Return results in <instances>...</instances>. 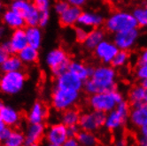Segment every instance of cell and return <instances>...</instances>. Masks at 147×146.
I'll return each mask as SVG.
<instances>
[{
  "label": "cell",
  "instance_id": "cell-52",
  "mask_svg": "<svg viewBox=\"0 0 147 146\" xmlns=\"http://www.w3.org/2000/svg\"><path fill=\"white\" fill-rule=\"evenodd\" d=\"M28 146H40V145H39V143H33V144H30Z\"/></svg>",
  "mask_w": 147,
  "mask_h": 146
},
{
  "label": "cell",
  "instance_id": "cell-46",
  "mask_svg": "<svg viewBox=\"0 0 147 146\" xmlns=\"http://www.w3.org/2000/svg\"><path fill=\"white\" fill-rule=\"evenodd\" d=\"M114 146H127V142L124 138H119L115 141Z\"/></svg>",
  "mask_w": 147,
  "mask_h": 146
},
{
  "label": "cell",
  "instance_id": "cell-29",
  "mask_svg": "<svg viewBox=\"0 0 147 146\" xmlns=\"http://www.w3.org/2000/svg\"><path fill=\"white\" fill-rule=\"evenodd\" d=\"M2 146H26L25 134L20 129H13L9 137L2 142Z\"/></svg>",
  "mask_w": 147,
  "mask_h": 146
},
{
  "label": "cell",
  "instance_id": "cell-24",
  "mask_svg": "<svg viewBox=\"0 0 147 146\" xmlns=\"http://www.w3.org/2000/svg\"><path fill=\"white\" fill-rule=\"evenodd\" d=\"M25 31L28 40V45L39 50L42 46V44H43L44 39L42 28H40L39 26H26Z\"/></svg>",
  "mask_w": 147,
  "mask_h": 146
},
{
  "label": "cell",
  "instance_id": "cell-21",
  "mask_svg": "<svg viewBox=\"0 0 147 146\" xmlns=\"http://www.w3.org/2000/svg\"><path fill=\"white\" fill-rule=\"evenodd\" d=\"M82 13V8L70 5L66 11L59 15V23L63 28L76 27Z\"/></svg>",
  "mask_w": 147,
  "mask_h": 146
},
{
  "label": "cell",
  "instance_id": "cell-54",
  "mask_svg": "<svg viewBox=\"0 0 147 146\" xmlns=\"http://www.w3.org/2000/svg\"><path fill=\"white\" fill-rule=\"evenodd\" d=\"M144 7L147 9V0H146V2H145V4H144Z\"/></svg>",
  "mask_w": 147,
  "mask_h": 146
},
{
  "label": "cell",
  "instance_id": "cell-12",
  "mask_svg": "<svg viewBox=\"0 0 147 146\" xmlns=\"http://www.w3.org/2000/svg\"><path fill=\"white\" fill-rule=\"evenodd\" d=\"M45 140L48 143L62 146L64 142L68 138L67 127L62 122H55L46 128Z\"/></svg>",
  "mask_w": 147,
  "mask_h": 146
},
{
  "label": "cell",
  "instance_id": "cell-2",
  "mask_svg": "<svg viewBox=\"0 0 147 146\" xmlns=\"http://www.w3.org/2000/svg\"><path fill=\"white\" fill-rule=\"evenodd\" d=\"M123 100V94L116 89L90 95L88 98V106L91 110L107 114Z\"/></svg>",
  "mask_w": 147,
  "mask_h": 146
},
{
  "label": "cell",
  "instance_id": "cell-38",
  "mask_svg": "<svg viewBox=\"0 0 147 146\" xmlns=\"http://www.w3.org/2000/svg\"><path fill=\"white\" fill-rule=\"evenodd\" d=\"M80 131H81V129L79 127V125H74V126L67 127L68 137H76Z\"/></svg>",
  "mask_w": 147,
  "mask_h": 146
},
{
  "label": "cell",
  "instance_id": "cell-23",
  "mask_svg": "<svg viewBox=\"0 0 147 146\" xmlns=\"http://www.w3.org/2000/svg\"><path fill=\"white\" fill-rule=\"evenodd\" d=\"M93 67L91 66H89L85 63H83L81 60L77 59H73L70 60L69 65H68V70L73 75H75L83 81L88 80L93 71Z\"/></svg>",
  "mask_w": 147,
  "mask_h": 146
},
{
  "label": "cell",
  "instance_id": "cell-5",
  "mask_svg": "<svg viewBox=\"0 0 147 146\" xmlns=\"http://www.w3.org/2000/svg\"><path fill=\"white\" fill-rule=\"evenodd\" d=\"M70 60L67 51L61 47L50 50L45 58V65L50 69L51 75L54 78L68 70Z\"/></svg>",
  "mask_w": 147,
  "mask_h": 146
},
{
  "label": "cell",
  "instance_id": "cell-7",
  "mask_svg": "<svg viewBox=\"0 0 147 146\" xmlns=\"http://www.w3.org/2000/svg\"><path fill=\"white\" fill-rule=\"evenodd\" d=\"M130 110V105L127 100L124 99L113 111L107 113L104 127L109 131L119 130L128 122Z\"/></svg>",
  "mask_w": 147,
  "mask_h": 146
},
{
  "label": "cell",
  "instance_id": "cell-42",
  "mask_svg": "<svg viewBox=\"0 0 147 146\" xmlns=\"http://www.w3.org/2000/svg\"><path fill=\"white\" fill-rule=\"evenodd\" d=\"M62 146H81L76 137H68Z\"/></svg>",
  "mask_w": 147,
  "mask_h": 146
},
{
  "label": "cell",
  "instance_id": "cell-34",
  "mask_svg": "<svg viewBox=\"0 0 147 146\" xmlns=\"http://www.w3.org/2000/svg\"><path fill=\"white\" fill-rule=\"evenodd\" d=\"M32 2L39 13L51 12V0H32Z\"/></svg>",
  "mask_w": 147,
  "mask_h": 146
},
{
  "label": "cell",
  "instance_id": "cell-48",
  "mask_svg": "<svg viewBox=\"0 0 147 146\" xmlns=\"http://www.w3.org/2000/svg\"><path fill=\"white\" fill-rule=\"evenodd\" d=\"M140 84H141L144 89H147V80H142V81H140Z\"/></svg>",
  "mask_w": 147,
  "mask_h": 146
},
{
  "label": "cell",
  "instance_id": "cell-22",
  "mask_svg": "<svg viewBox=\"0 0 147 146\" xmlns=\"http://www.w3.org/2000/svg\"><path fill=\"white\" fill-rule=\"evenodd\" d=\"M107 37V31L102 28H96L90 29L87 37L82 43L84 48L88 50H94L103 40Z\"/></svg>",
  "mask_w": 147,
  "mask_h": 146
},
{
  "label": "cell",
  "instance_id": "cell-18",
  "mask_svg": "<svg viewBox=\"0 0 147 146\" xmlns=\"http://www.w3.org/2000/svg\"><path fill=\"white\" fill-rule=\"evenodd\" d=\"M49 111L45 104L41 101H36L27 113V120L28 124L43 123L48 117Z\"/></svg>",
  "mask_w": 147,
  "mask_h": 146
},
{
  "label": "cell",
  "instance_id": "cell-32",
  "mask_svg": "<svg viewBox=\"0 0 147 146\" xmlns=\"http://www.w3.org/2000/svg\"><path fill=\"white\" fill-rule=\"evenodd\" d=\"M132 14L138 27L147 28V9L144 5L136 7L132 11Z\"/></svg>",
  "mask_w": 147,
  "mask_h": 146
},
{
  "label": "cell",
  "instance_id": "cell-37",
  "mask_svg": "<svg viewBox=\"0 0 147 146\" xmlns=\"http://www.w3.org/2000/svg\"><path fill=\"white\" fill-rule=\"evenodd\" d=\"M50 20H51V12L40 13L38 26L40 28H45V27H47L49 22H50Z\"/></svg>",
  "mask_w": 147,
  "mask_h": 146
},
{
  "label": "cell",
  "instance_id": "cell-20",
  "mask_svg": "<svg viewBox=\"0 0 147 146\" xmlns=\"http://www.w3.org/2000/svg\"><path fill=\"white\" fill-rule=\"evenodd\" d=\"M0 119L5 124L6 127L14 129L22 122V114L14 107L5 106L0 111Z\"/></svg>",
  "mask_w": 147,
  "mask_h": 146
},
{
  "label": "cell",
  "instance_id": "cell-28",
  "mask_svg": "<svg viewBox=\"0 0 147 146\" xmlns=\"http://www.w3.org/2000/svg\"><path fill=\"white\" fill-rule=\"evenodd\" d=\"M80 116H81V112H79V110L76 109V107H72L60 112L59 121L66 125L67 127L78 125Z\"/></svg>",
  "mask_w": 147,
  "mask_h": 146
},
{
  "label": "cell",
  "instance_id": "cell-51",
  "mask_svg": "<svg viewBox=\"0 0 147 146\" xmlns=\"http://www.w3.org/2000/svg\"><path fill=\"white\" fill-rule=\"evenodd\" d=\"M3 106H4V104H3V102L0 100V111H1V109L3 108Z\"/></svg>",
  "mask_w": 147,
  "mask_h": 146
},
{
  "label": "cell",
  "instance_id": "cell-41",
  "mask_svg": "<svg viewBox=\"0 0 147 146\" xmlns=\"http://www.w3.org/2000/svg\"><path fill=\"white\" fill-rule=\"evenodd\" d=\"M67 1L68 2V4L70 5L82 8V6H84L88 3L89 0H67Z\"/></svg>",
  "mask_w": 147,
  "mask_h": 146
},
{
  "label": "cell",
  "instance_id": "cell-8",
  "mask_svg": "<svg viewBox=\"0 0 147 146\" xmlns=\"http://www.w3.org/2000/svg\"><path fill=\"white\" fill-rule=\"evenodd\" d=\"M9 7L17 12L24 19L26 26H38L40 13L30 0L11 1Z\"/></svg>",
  "mask_w": 147,
  "mask_h": 146
},
{
  "label": "cell",
  "instance_id": "cell-45",
  "mask_svg": "<svg viewBox=\"0 0 147 146\" xmlns=\"http://www.w3.org/2000/svg\"><path fill=\"white\" fill-rule=\"evenodd\" d=\"M138 145L139 146H147V137L139 135V137H138Z\"/></svg>",
  "mask_w": 147,
  "mask_h": 146
},
{
  "label": "cell",
  "instance_id": "cell-43",
  "mask_svg": "<svg viewBox=\"0 0 147 146\" xmlns=\"http://www.w3.org/2000/svg\"><path fill=\"white\" fill-rule=\"evenodd\" d=\"M12 129H13L9 128V127H5L1 132H0V141L3 142L4 140H5V139L9 137V135L11 134Z\"/></svg>",
  "mask_w": 147,
  "mask_h": 146
},
{
  "label": "cell",
  "instance_id": "cell-14",
  "mask_svg": "<svg viewBox=\"0 0 147 146\" xmlns=\"http://www.w3.org/2000/svg\"><path fill=\"white\" fill-rule=\"evenodd\" d=\"M131 108H147V89L140 83L130 88L128 100Z\"/></svg>",
  "mask_w": 147,
  "mask_h": 146
},
{
  "label": "cell",
  "instance_id": "cell-11",
  "mask_svg": "<svg viewBox=\"0 0 147 146\" xmlns=\"http://www.w3.org/2000/svg\"><path fill=\"white\" fill-rule=\"evenodd\" d=\"M119 51L118 47L113 40L105 39L94 49L93 52L98 61L102 64H111L114 56Z\"/></svg>",
  "mask_w": 147,
  "mask_h": 146
},
{
  "label": "cell",
  "instance_id": "cell-13",
  "mask_svg": "<svg viewBox=\"0 0 147 146\" xmlns=\"http://www.w3.org/2000/svg\"><path fill=\"white\" fill-rule=\"evenodd\" d=\"M83 84H84V81L82 80L73 75L69 71H67L58 77H55L53 87L81 92L83 89Z\"/></svg>",
  "mask_w": 147,
  "mask_h": 146
},
{
  "label": "cell",
  "instance_id": "cell-25",
  "mask_svg": "<svg viewBox=\"0 0 147 146\" xmlns=\"http://www.w3.org/2000/svg\"><path fill=\"white\" fill-rule=\"evenodd\" d=\"M129 121L138 129L147 126V108H131Z\"/></svg>",
  "mask_w": 147,
  "mask_h": 146
},
{
  "label": "cell",
  "instance_id": "cell-10",
  "mask_svg": "<svg viewBox=\"0 0 147 146\" xmlns=\"http://www.w3.org/2000/svg\"><path fill=\"white\" fill-rule=\"evenodd\" d=\"M139 37L140 31L136 28L114 34L113 36V41L119 50L129 51L138 44Z\"/></svg>",
  "mask_w": 147,
  "mask_h": 146
},
{
  "label": "cell",
  "instance_id": "cell-17",
  "mask_svg": "<svg viewBox=\"0 0 147 146\" xmlns=\"http://www.w3.org/2000/svg\"><path fill=\"white\" fill-rule=\"evenodd\" d=\"M0 19H1V23H3L10 30L25 28L26 27V22L22 16L10 7L2 12Z\"/></svg>",
  "mask_w": 147,
  "mask_h": 146
},
{
  "label": "cell",
  "instance_id": "cell-39",
  "mask_svg": "<svg viewBox=\"0 0 147 146\" xmlns=\"http://www.w3.org/2000/svg\"><path fill=\"white\" fill-rule=\"evenodd\" d=\"M11 55V53L9 51L4 48V46L0 44V66H1L4 62L5 61V59Z\"/></svg>",
  "mask_w": 147,
  "mask_h": 146
},
{
  "label": "cell",
  "instance_id": "cell-53",
  "mask_svg": "<svg viewBox=\"0 0 147 146\" xmlns=\"http://www.w3.org/2000/svg\"><path fill=\"white\" fill-rule=\"evenodd\" d=\"M47 146H59V145H56V144H52V143H48Z\"/></svg>",
  "mask_w": 147,
  "mask_h": 146
},
{
  "label": "cell",
  "instance_id": "cell-3",
  "mask_svg": "<svg viewBox=\"0 0 147 146\" xmlns=\"http://www.w3.org/2000/svg\"><path fill=\"white\" fill-rule=\"evenodd\" d=\"M138 28V23L132 14L127 10H117L105 19L104 28L107 32L114 35L121 31Z\"/></svg>",
  "mask_w": 147,
  "mask_h": 146
},
{
  "label": "cell",
  "instance_id": "cell-4",
  "mask_svg": "<svg viewBox=\"0 0 147 146\" xmlns=\"http://www.w3.org/2000/svg\"><path fill=\"white\" fill-rule=\"evenodd\" d=\"M81 98V92L53 87L51 95V105L56 112H61L75 107Z\"/></svg>",
  "mask_w": 147,
  "mask_h": 146
},
{
  "label": "cell",
  "instance_id": "cell-9",
  "mask_svg": "<svg viewBox=\"0 0 147 146\" xmlns=\"http://www.w3.org/2000/svg\"><path fill=\"white\" fill-rule=\"evenodd\" d=\"M106 115V113L94 110L82 112L78 125L81 130L95 133L104 127Z\"/></svg>",
  "mask_w": 147,
  "mask_h": 146
},
{
  "label": "cell",
  "instance_id": "cell-57",
  "mask_svg": "<svg viewBox=\"0 0 147 146\" xmlns=\"http://www.w3.org/2000/svg\"><path fill=\"white\" fill-rule=\"evenodd\" d=\"M11 1H14V0H11Z\"/></svg>",
  "mask_w": 147,
  "mask_h": 146
},
{
  "label": "cell",
  "instance_id": "cell-44",
  "mask_svg": "<svg viewBox=\"0 0 147 146\" xmlns=\"http://www.w3.org/2000/svg\"><path fill=\"white\" fill-rule=\"evenodd\" d=\"M138 63L147 64V47H145L138 55Z\"/></svg>",
  "mask_w": 147,
  "mask_h": 146
},
{
  "label": "cell",
  "instance_id": "cell-49",
  "mask_svg": "<svg viewBox=\"0 0 147 146\" xmlns=\"http://www.w3.org/2000/svg\"><path fill=\"white\" fill-rule=\"evenodd\" d=\"M6 126H5V124L2 121V120L1 119H0V132H1L5 128Z\"/></svg>",
  "mask_w": 147,
  "mask_h": 146
},
{
  "label": "cell",
  "instance_id": "cell-50",
  "mask_svg": "<svg viewBox=\"0 0 147 146\" xmlns=\"http://www.w3.org/2000/svg\"><path fill=\"white\" fill-rule=\"evenodd\" d=\"M107 1H108L110 3H116V2H119L120 0H107Z\"/></svg>",
  "mask_w": 147,
  "mask_h": 146
},
{
  "label": "cell",
  "instance_id": "cell-19",
  "mask_svg": "<svg viewBox=\"0 0 147 146\" xmlns=\"http://www.w3.org/2000/svg\"><path fill=\"white\" fill-rule=\"evenodd\" d=\"M45 131H46V126L45 122L29 124L24 133L26 146L33 143H39V142L45 137Z\"/></svg>",
  "mask_w": 147,
  "mask_h": 146
},
{
  "label": "cell",
  "instance_id": "cell-26",
  "mask_svg": "<svg viewBox=\"0 0 147 146\" xmlns=\"http://www.w3.org/2000/svg\"><path fill=\"white\" fill-rule=\"evenodd\" d=\"M17 55L22 59L24 65H34L37 63L40 57L39 50L29 45H27Z\"/></svg>",
  "mask_w": 147,
  "mask_h": 146
},
{
  "label": "cell",
  "instance_id": "cell-40",
  "mask_svg": "<svg viewBox=\"0 0 147 146\" xmlns=\"http://www.w3.org/2000/svg\"><path fill=\"white\" fill-rule=\"evenodd\" d=\"M9 28L5 27L3 23H0V43L7 38L9 36Z\"/></svg>",
  "mask_w": 147,
  "mask_h": 146
},
{
  "label": "cell",
  "instance_id": "cell-47",
  "mask_svg": "<svg viewBox=\"0 0 147 146\" xmlns=\"http://www.w3.org/2000/svg\"><path fill=\"white\" fill-rule=\"evenodd\" d=\"M139 134H140V135L147 137V126H144V127L139 129Z\"/></svg>",
  "mask_w": 147,
  "mask_h": 146
},
{
  "label": "cell",
  "instance_id": "cell-27",
  "mask_svg": "<svg viewBox=\"0 0 147 146\" xmlns=\"http://www.w3.org/2000/svg\"><path fill=\"white\" fill-rule=\"evenodd\" d=\"M23 62L19 58V56L17 54H11L0 66V71L2 73L20 71L23 69Z\"/></svg>",
  "mask_w": 147,
  "mask_h": 146
},
{
  "label": "cell",
  "instance_id": "cell-35",
  "mask_svg": "<svg viewBox=\"0 0 147 146\" xmlns=\"http://www.w3.org/2000/svg\"><path fill=\"white\" fill-rule=\"evenodd\" d=\"M135 75L139 81L147 80V64L138 63L135 69Z\"/></svg>",
  "mask_w": 147,
  "mask_h": 146
},
{
  "label": "cell",
  "instance_id": "cell-6",
  "mask_svg": "<svg viewBox=\"0 0 147 146\" xmlns=\"http://www.w3.org/2000/svg\"><path fill=\"white\" fill-rule=\"evenodd\" d=\"M27 81V75L20 71L3 73L0 80V92L7 96H15L20 93Z\"/></svg>",
  "mask_w": 147,
  "mask_h": 146
},
{
  "label": "cell",
  "instance_id": "cell-56",
  "mask_svg": "<svg viewBox=\"0 0 147 146\" xmlns=\"http://www.w3.org/2000/svg\"><path fill=\"white\" fill-rule=\"evenodd\" d=\"M1 76H2V75H0V80H1Z\"/></svg>",
  "mask_w": 147,
  "mask_h": 146
},
{
  "label": "cell",
  "instance_id": "cell-1",
  "mask_svg": "<svg viewBox=\"0 0 147 146\" xmlns=\"http://www.w3.org/2000/svg\"><path fill=\"white\" fill-rule=\"evenodd\" d=\"M117 71L110 64L93 67L90 77L84 81L83 91L89 96L117 89Z\"/></svg>",
  "mask_w": 147,
  "mask_h": 146
},
{
  "label": "cell",
  "instance_id": "cell-55",
  "mask_svg": "<svg viewBox=\"0 0 147 146\" xmlns=\"http://www.w3.org/2000/svg\"><path fill=\"white\" fill-rule=\"evenodd\" d=\"M0 146H2V142L1 141H0Z\"/></svg>",
  "mask_w": 147,
  "mask_h": 146
},
{
  "label": "cell",
  "instance_id": "cell-16",
  "mask_svg": "<svg viewBox=\"0 0 147 146\" xmlns=\"http://www.w3.org/2000/svg\"><path fill=\"white\" fill-rule=\"evenodd\" d=\"M11 54H18L20 50L28 45V40L25 28H18L12 30L7 39Z\"/></svg>",
  "mask_w": 147,
  "mask_h": 146
},
{
  "label": "cell",
  "instance_id": "cell-15",
  "mask_svg": "<svg viewBox=\"0 0 147 146\" xmlns=\"http://www.w3.org/2000/svg\"><path fill=\"white\" fill-rule=\"evenodd\" d=\"M104 22L105 18L101 13L86 10V11H82L77 25L90 30L96 28H101L104 25Z\"/></svg>",
  "mask_w": 147,
  "mask_h": 146
},
{
  "label": "cell",
  "instance_id": "cell-36",
  "mask_svg": "<svg viewBox=\"0 0 147 146\" xmlns=\"http://www.w3.org/2000/svg\"><path fill=\"white\" fill-rule=\"evenodd\" d=\"M69 6L70 5L68 4L67 0H57L54 3L53 6H52V8H53V11L57 15H60L61 13H64Z\"/></svg>",
  "mask_w": 147,
  "mask_h": 146
},
{
  "label": "cell",
  "instance_id": "cell-33",
  "mask_svg": "<svg viewBox=\"0 0 147 146\" xmlns=\"http://www.w3.org/2000/svg\"><path fill=\"white\" fill-rule=\"evenodd\" d=\"M89 30L83 27H81L79 25H76L74 28V36H75V39L77 43L82 44L84 40L87 37Z\"/></svg>",
  "mask_w": 147,
  "mask_h": 146
},
{
  "label": "cell",
  "instance_id": "cell-31",
  "mask_svg": "<svg viewBox=\"0 0 147 146\" xmlns=\"http://www.w3.org/2000/svg\"><path fill=\"white\" fill-rule=\"evenodd\" d=\"M129 59H130V55L129 51L119 50V51L116 53V55L114 56L110 65L113 66L115 69L123 68L124 67L128 65Z\"/></svg>",
  "mask_w": 147,
  "mask_h": 146
},
{
  "label": "cell",
  "instance_id": "cell-30",
  "mask_svg": "<svg viewBox=\"0 0 147 146\" xmlns=\"http://www.w3.org/2000/svg\"><path fill=\"white\" fill-rule=\"evenodd\" d=\"M81 146H97L98 138L93 132L81 130L76 137Z\"/></svg>",
  "mask_w": 147,
  "mask_h": 146
}]
</instances>
